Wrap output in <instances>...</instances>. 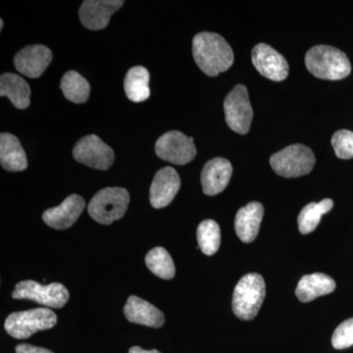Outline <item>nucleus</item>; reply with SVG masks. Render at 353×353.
Instances as JSON below:
<instances>
[{
	"instance_id": "obj_1",
	"label": "nucleus",
	"mask_w": 353,
	"mask_h": 353,
	"mask_svg": "<svg viewBox=\"0 0 353 353\" xmlns=\"http://www.w3.org/2000/svg\"><path fill=\"white\" fill-rule=\"evenodd\" d=\"M194 61L210 77L227 71L234 63V52L229 43L214 32H199L192 41Z\"/></svg>"
},
{
	"instance_id": "obj_2",
	"label": "nucleus",
	"mask_w": 353,
	"mask_h": 353,
	"mask_svg": "<svg viewBox=\"0 0 353 353\" xmlns=\"http://www.w3.org/2000/svg\"><path fill=\"white\" fill-rule=\"evenodd\" d=\"M306 68L316 78L339 81L347 78L352 65L345 52L329 46H316L305 55Z\"/></svg>"
},
{
	"instance_id": "obj_3",
	"label": "nucleus",
	"mask_w": 353,
	"mask_h": 353,
	"mask_svg": "<svg viewBox=\"0 0 353 353\" xmlns=\"http://www.w3.org/2000/svg\"><path fill=\"white\" fill-rule=\"evenodd\" d=\"M265 294V282L261 275L246 274L239 281L234 290L233 311L236 317L245 321L254 319L259 314Z\"/></svg>"
},
{
	"instance_id": "obj_4",
	"label": "nucleus",
	"mask_w": 353,
	"mask_h": 353,
	"mask_svg": "<svg viewBox=\"0 0 353 353\" xmlns=\"http://www.w3.org/2000/svg\"><path fill=\"white\" fill-rule=\"evenodd\" d=\"M130 202V194L123 188H106L99 190L90 204L88 214L102 225L112 224L126 213Z\"/></svg>"
},
{
	"instance_id": "obj_5",
	"label": "nucleus",
	"mask_w": 353,
	"mask_h": 353,
	"mask_svg": "<svg viewBox=\"0 0 353 353\" xmlns=\"http://www.w3.org/2000/svg\"><path fill=\"white\" fill-rule=\"evenodd\" d=\"M57 323V316L53 311L48 308H36L9 315L4 328L13 338L25 340L37 332L53 328Z\"/></svg>"
},
{
	"instance_id": "obj_6",
	"label": "nucleus",
	"mask_w": 353,
	"mask_h": 353,
	"mask_svg": "<svg viewBox=\"0 0 353 353\" xmlns=\"http://www.w3.org/2000/svg\"><path fill=\"white\" fill-rule=\"evenodd\" d=\"M270 165L278 175L297 178L312 171L315 165L314 153L303 145H290L272 155Z\"/></svg>"
},
{
	"instance_id": "obj_7",
	"label": "nucleus",
	"mask_w": 353,
	"mask_h": 353,
	"mask_svg": "<svg viewBox=\"0 0 353 353\" xmlns=\"http://www.w3.org/2000/svg\"><path fill=\"white\" fill-rule=\"evenodd\" d=\"M12 297L36 301L46 307L61 308L69 301V292L59 283L41 285L34 281L28 280L16 285Z\"/></svg>"
},
{
	"instance_id": "obj_8",
	"label": "nucleus",
	"mask_w": 353,
	"mask_h": 353,
	"mask_svg": "<svg viewBox=\"0 0 353 353\" xmlns=\"http://www.w3.org/2000/svg\"><path fill=\"white\" fill-rule=\"evenodd\" d=\"M225 118L228 126L238 134L248 132L253 111L245 85H238L230 92L224 101Z\"/></svg>"
},
{
	"instance_id": "obj_9",
	"label": "nucleus",
	"mask_w": 353,
	"mask_h": 353,
	"mask_svg": "<svg viewBox=\"0 0 353 353\" xmlns=\"http://www.w3.org/2000/svg\"><path fill=\"white\" fill-rule=\"evenodd\" d=\"M157 157L176 165L190 163L196 155L194 139L179 131L166 132L155 143Z\"/></svg>"
},
{
	"instance_id": "obj_10",
	"label": "nucleus",
	"mask_w": 353,
	"mask_h": 353,
	"mask_svg": "<svg viewBox=\"0 0 353 353\" xmlns=\"http://www.w3.org/2000/svg\"><path fill=\"white\" fill-rule=\"evenodd\" d=\"M73 157L79 163L99 170H108L115 158L112 148L95 134L81 139L74 148Z\"/></svg>"
},
{
	"instance_id": "obj_11",
	"label": "nucleus",
	"mask_w": 353,
	"mask_h": 353,
	"mask_svg": "<svg viewBox=\"0 0 353 353\" xmlns=\"http://www.w3.org/2000/svg\"><path fill=\"white\" fill-rule=\"evenodd\" d=\"M252 58L257 71L269 80L282 82L289 75L287 60L268 44L259 43L254 46Z\"/></svg>"
},
{
	"instance_id": "obj_12",
	"label": "nucleus",
	"mask_w": 353,
	"mask_h": 353,
	"mask_svg": "<svg viewBox=\"0 0 353 353\" xmlns=\"http://www.w3.org/2000/svg\"><path fill=\"white\" fill-rule=\"evenodd\" d=\"M51 60L52 53L50 48L34 44L21 50L14 58V65L22 75L34 79L43 75Z\"/></svg>"
},
{
	"instance_id": "obj_13",
	"label": "nucleus",
	"mask_w": 353,
	"mask_h": 353,
	"mask_svg": "<svg viewBox=\"0 0 353 353\" xmlns=\"http://www.w3.org/2000/svg\"><path fill=\"white\" fill-rule=\"evenodd\" d=\"M121 0H85L80 8L81 23L88 30L99 31L108 25L114 12L121 8Z\"/></svg>"
},
{
	"instance_id": "obj_14",
	"label": "nucleus",
	"mask_w": 353,
	"mask_h": 353,
	"mask_svg": "<svg viewBox=\"0 0 353 353\" xmlns=\"http://www.w3.org/2000/svg\"><path fill=\"white\" fill-rule=\"evenodd\" d=\"M181 187V179L171 167L157 172L150 187V203L157 209L166 208L173 201Z\"/></svg>"
},
{
	"instance_id": "obj_15",
	"label": "nucleus",
	"mask_w": 353,
	"mask_h": 353,
	"mask_svg": "<svg viewBox=\"0 0 353 353\" xmlns=\"http://www.w3.org/2000/svg\"><path fill=\"white\" fill-rule=\"evenodd\" d=\"M85 201L78 194H71L59 206L48 209L43 219L48 226L57 230H64L75 224L85 209Z\"/></svg>"
},
{
	"instance_id": "obj_16",
	"label": "nucleus",
	"mask_w": 353,
	"mask_h": 353,
	"mask_svg": "<svg viewBox=\"0 0 353 353\" xmlns=\"http://www.w3.org/2000/svg\"><path fill=\"white\" fill-rule=\"evenodd\" d=\"M233 174L229 160L217 157L204 165L201 172L202 190L206 196H216L226 189Z\"/></svg>"
},
{
	"instance_id": "obj_17",
	"label": "nucleus",
	"mask_w": 353,
	"mask_h": 353,
	"mask_svg": "<svg viewBox=\"0 0 353 353\" xmlns=\"http://www.w3.org/2000/svg\"><path fill=\"white\" fill-rule=\"evenodd\" d=\"M263 215V205L256 201L250 202L238 211L234 219V230L241 241L252 243L256 239Z\"/></svg>"
},
{
	"instance_id": "obj_18",
	"label": "nucleus",
	"mask_w": 353,
	"mask_h": 353,
	"mask_svg": "<svg viewBox=\"0 0 353 353\" xmlns=\"http://www.w3.org/2000/svg\"><path fill=\"white\" fill-rule=\"evenodd\" d=\"M124 314L128 321L152 328H160L163 326L165 322L164 314L159 309L134 296L128 299L124 307Z\"/></svg>"
},
{
	"instance_id": "obj_19",
	"label": "nucleus",
	"mask_w": 353,
	"mask_h": 353,
	"mask_svg": "<svg viewBox=\"0 0 353 353\" xmlns=\"http://www.w3.org/2000/svg\"><path fill=\"white\" fill-rule=\"evenodd\" d=\"M336 283L326 274L315 273L303 276L297 284L296 294L301 303H309L317 297L331 294Z\"/></svg>"
},
{
	"instance_id": "obj_20",
	"label": "nucleus",
	"mask_w": 353,
	"mask_h": 353,
	"mask_svg": "<svg viewBox=\"0 0 353 353\" xmlns=\"http://www.w3.org/2000/svg\"><path fill=\"white\" fill-rule=\"evenodd\" d=\"M0 163L6 171H24L28 167L27 157L19 139L8 132L0 134Z\"/></svg>"
},
{
	"instance_id": "obj_21",
	"label": "nucleus",
	"mask_w": 353,
	"mask_h": 353,
	"mask_svg": "<svg viewBox=\"0 0 353 353\" xmlns=\"http://www.w3.org/2000/svg\"><path fill=\"white\" fill-rule=\"evenodd\" d=\"M0 95L8 97L18 109L27 108L31 102L30 85L22 77L13 73L3 74L0 77Z\"/></svg>"
},
{
	"instance_id": "obj_22",
	"label": "nucleus",
	"mask_w": 353,
	"mask_h": 353,
	"mask_svg": "<svg viewBox=\"0 0 353 353\" xmlns=\"http://www.w3.org/2000/svg\"><path fill=\"white\" fill-rule=\"evenodd\" d=\"M128 99L134 102H143L150 97V73L145 67H132L128 71L124 81Z\"/></svg>"
},
{
	"instance_id": "obj_23",
	"label": "nucleus",
	"mask_w": 353,
	"mask_h": 353,
	"mask_svg": "<svg viewBox=\"0 0 353 353\" xmlns=\"http://www.w3.org/2000/svg\"><path fill=\"white\" fill-rule=\"evenodd\" d=\"M333 206V201L326 199L320 202H312L303 208L297 218L299 232L303 234L312 233L319 225L322 216L328 213Z\"/></svg>"
},
{
	"instance_id": "obj_24",
	"label": "nucleus",
	"mask_w": 353,
	"mask_h": 353,
	"mask_svg": "<svg viewBox=\"0 0 353 353\" xmlns=\"http://www.w3.org/2000/svg\"><path fill=\"white\" fill-rule=\"evenodd\" d=\"M60 88L64 97L74 103H83L90 97V83L76 71H69L65 74Z\"/></svg>"
},
{
	"instance_id": "obj_25",
	"label": "nucleus",
	"mask_w": 353,
	"mask_h": 353,
	"mask_svg": "<svg viewBox=\"0 0 353 353\" xmlns=\"http://www.w3.org/2000/svg\"><path fill=\"white\" fill-rule=\"evenodd\" d=\"M145 264L157 277L170 280L176 274L171 255L163 248H155L146 254Z\"/></svg>"
},
{
	"instance_id": "obj_26",
	"label": "nucleus",
	"mask_w": 353,
	"mask_h": 353,
	"mask_svg": "<svg viewBox=\"0 0 353 353\" xmlns=\"http://www.w3.org/2000/svg\"><path fill=\"white\" fill-rule=\"evenodd\" d=\"M197 241L201 252L211 256L218 252L221 243L219 225L214 220H204L197 228Z\"/></svg>"
},
{
	"instance_id": "obj_27",
	"label": "nucleus",
	"mask_w": 353,
	"mask_h": 353,
	"mask_svg": "<svg viewBox=\"0 0 353 353\" xmlns=\"http://www.w3.org/2000/svg\"><path fill=\"white\" fill-rule=\"evenodd\" d=\"M332 145L336 157L341 159L353 158V132L341 130L334 132L332 138Z\"/></svg>"
},
{
	"instance_id": "obj_28",
	"label": "nucleus",
	"mask_w": 353,
	"mask_h": 353,
	"mask_svg": "<svg viewBox=\"0 0 353 353\" xmlns=\"http://www.w3.org/2000/svg\"><path fill=\"white\" fill-rule=\"evenodd\" d=\"M332 345L336 350H345L353 345V318L345 320L334 330Z\"/></svg>"
},
{
	"instance_id": "obj_29",
	"label": "nucleus",
	"mask_w": 353,
	"mask_h": 353,
	"mask_svg": "<svg viewBox=\"0 0 353 353\" xmlns=\"http://www.w3.org/2000/svg\"><path fill=\"white\" fill-rule=\"evenodd\" d=\"M16 353H53L46 348L34 347V345L22 343L16 347Z\"/></svg>"
},
{
	"instance_id": "obj_30",
	"label": "nucleus",
	"mask_w": 353,
	"mask_h": 353,
	"mask_svg": "<svg viewBox=\"0 0 353 353\" xmlns=\"http://www.w3.org/2000/svg\"><path fill=\"white\" fill-rule=\"evenodd\" d=\"M129 353H161L158 352L157 350H145L139 347H132L130 348Z\"/></svg>"
},
{
	"instance_id": "obj_31",
	"label": "nucleus",
	"mask_w": 353,
	"mask_h": 353,
	"mask_svg": "<svg viewBox=\"0 0 353 353\" xmlns=\"http://www.w3.org/2000/svg\"><path fill=\"white\" fill-rule=\"evenodd\" d=\"M3 28V20L0 21V30H2Z\"/></svg>"
}]
</instances>
